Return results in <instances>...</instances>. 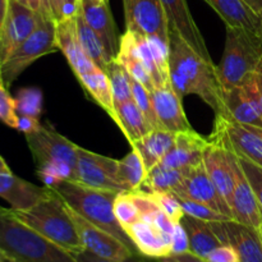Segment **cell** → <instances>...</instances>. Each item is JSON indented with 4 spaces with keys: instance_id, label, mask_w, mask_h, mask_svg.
Wrapping results in <instances>:
<instances>
[{
    "instance_id": "d6986e66",
    "label": "cell",
    "mask_w": 262,
    "mask_h": 262,
    "mask_svg": "<svg viewBox=\"0 0 262 262\" xmlns=\"http://www.w3.org/2000/svg\"><path fill=\"white\" fill-rule=\"evenodd\" d=\"M76 15L64 17L56 20V46L58 50L64 54L72 71L78 78L82 74L89 73L99 67L89 58L79 42Z\"/></svg>"
},
{
    "instance_id": "f1b7e54d",
    "label": "cell",
    "mask_w": 262,
    "mask_h": 262,
    "mask_svg": "<svg viewBox=\"0 0 262 262\" xmlns=\"http://www.w3.org/2000/svg\"><path fill=\"white\" fill-rule=\"evenodd\" d=\"M77 22V33H78L79 42L83 48L84 53L89 55V58L99 67L101 71L106 72L107 66L113 60L112 56L107 53L106 48L100 40L99 36L96 35L94 30L89 26V23L84 20L81 13H77L76 15Z\"/></svg>"
},
{
    "instance_id": "4fadbf2b",
    "label": "cell",
    "mask_w": 262,
    "mask_h": 262,
    "mask_svg": "<svg viewBox=\"0 0 262 262\" xmlns=\"http://www.w3.org/2000/svg\"><path fill=\"white\" fill-rule=\"evenodd\" d=\"M210 224L222 245L234 248L241 262H262V237L257 228L233 219Z\"/></svg>"
},
{
    "instance_id": "9f6ffc18",
    "label": "cell",
    "mask_w": 262,
    "mask_h": 262,
    "mask_svg": "<svg viewBox=\"0 0 262 262\" xmlns=\"http://www.w3.org/2000/svg\"><path fill=\"white\" fill-rule=\"evenodd\" d=\"M0 262H7V260H5L4 255H3L2 252H0Z\"/></svg>"
},
{
    "instance_id": "91938a15",
    "label": "cell",
    "mask_w": 262,
    "mask_h": 262,
    "mask_svg": "<svg viewBox=\"0 0 262 262\" xmlns=\"http://www.w3.org/2000/svg\"><path fill=\"white\" fill-rule=\"evenodd\" d=\"M96 2H101V0H96Z\"/></svg>"
},
{
    "instance_id": "ffe728a7",
    "label": "cell",
    "mask_w": 262,
    "mask_h": 262,
    "mask_svg": "<svg viewBox=\"0 0 262 262\" xmlns=\"http://www.w3.org/2000/svg\"><path fill=\"white\" fill-rule=\"evenodd\" d=\"M209 146V137H204L193 128L176 133L173 148L161 163L176 169H186L204 163V154Z\"/></svg>"
},
{
    "instance_id": "4316f807",
    "label": "cell",
    "mask_w": 262,
    "mask_h": 262,
    "mask_svg": "<svg viewBox=\"0 0 262 262\" xmlns=\"http://www.w3.org/2000/svg\"><path fill=\"white\" fill-rule=\"evenodd\" d=\"M115 123L122 129L130 145L154 129L151 123L137 106L135 100L115 105Z\"/></svg>"
},
{
    "instance_id": "f907efd6",
    "label": "cell",
    "mask_w": 262,
    "mask_h": 262,
    "mask_svg": "<svg viewBox=\"0 0 262 262\" xmlns=\"http://www.w3.org/2000/svg\"><path fill=\"white\" fill-rule=\"evenodd\" d=\"M15 2L26 5V7L35 10V12L43 13V0H15Z\"/></svg>"
},
{
    "instance_id": "e0dca14e",
    "label": "cell",
    "mask_w": 262,
    "mask_h": 262,
    "mask_svg": "<svg viewBox=\"0 0 262 262\" xmlns=\"http://www.w3.org/2000/svg\"><path fill=\"white\" fill-rule=\"evenodd\" d=\"M79 13L90 27L96 32L113 59L119 51L120 36L109 7V0H79Z\"/></svg>"
},
{
    "instance_id": "d4e9b609",
    "label": "cell",
    "mask_w": 262,
    "mask_h": 262,
    "mask_svg": "<svg viewBox=\"0 0 262 262\" xmlns=\"http://www.w3.org/2000/svg\"><path fill=\"white\" fill-rule=\"evenodd\" d=\"M174 142H176V133L169 132L164 128H155L130 146L138 151L146 166V170L148 171L161 163L166 154L173 148Z\"/></svg>"
},
{
    "instance_id": "8992f818",
    "label": "cell",
    "mask_w": 262,
    "mask_h": 262,
    "mask_svg": "<svg viewBox=\"0 0 262 262\" xmlns=\"http://www.w3.org/2000/svg\"><path fill=\"white\" fill-rule=\"evenodd\" d=\"M262 60V33L237 27L225 31L224 53L216 66L223 90L237 87L250 76Z\"/></svg>"
},
{
    "instance_id": "7a4b0ae2",
    "label": "cell",
    "mask_w": 262,
    "mask_h": 262,
    "mask_svg": "<svg viewBox=\"0 0 262 262\" xmlns=\"http://www.w3.org/2000/svg\"><path fill=\"white\" fill-rule=\"evenodd\" d=\"M0 252L7 262H77L63 250L0 206Z\"/></svg>"
},
{
    "instance_id": "11a10c76",
    "label": "cell",
    "mask_w": 262,
    "mask_h": 262,
    "mask_svg": "<svg viewBox=\"0 0 262 262\" xmlns=\"http://www.w3.org/2000/svg\"><path fill=\"white\" fill-rule=\"evenodd\" d=\"M158 262H177L174 260L171 256H169V257H164V258H160V260H158Z\"/></svg>"
},
{
    "instance_id": "30bf717a",
    "label": "cell",
    "mask_w": 262,
    "mask_h": 262,
    "mask_svg": "<svg viewBox=\"0 0 262 262\" xmlns=\"http://www.w3.org/2000/svg\"><path fill=\"white\" fill-rule=\"evenodd\" d=\"M43 14L9 0L8 14L0 31V66L37 28Z\"/></svg>"
},
{
    "instance_id": "db71d44e",
    "label": "cell",
    "mask_w": 262,
    "mask_h": 262,
    "mask_svg": "<svg viewBox=\"0 0 262 262\" xmlns=\"http://www.w3.org/2000/svg\"><path fill=\"white\" fill-rule=\"evenodd\" d=\"M0 171H3V173H10V168L7 165V163H5V160L2 156H0Z\"/></svg>"
},
{
    "instance_id": "7dc6e473",
    "label": "cell",
    "mask_w": 262,
    "mask_h": 262,
    "mask_svg": "<svg viewBox=\"0 0 262 262\" xmlns=\"http://www.w3.org/2000/svg\"><path fill=\"white\" fill-rule=\"evenodd\" d=\"M252 76H253V82H255L256 94H257L258 105H260V110L262 114V60L257 66V68L255 69Z\"/></svg>"
},
{
    "instance_id": "484cf974",
    "label": "cell",
    "mask_w": 262,
    "mask_h": 262,
    "mask_svg": "<svg viewBox=\"0 0 262 262\" xmlns=\"http://www.w3.org/2000/svg\"><path fill=\"white\" fill-rule=\"evenodd\" d=\"M181 224L186 229L189 241V251L202 258H206L222 242L212 230L210 222L184 214Z\"/></svg>"
},
{
    "instance_id": "4dcf8cb0",
    "label": "cell",
    "mask_w": 262,
    "mask_h": 262,
    "mask_svg": "<svg viewBox=\"0 0 262 262\" xmlns=\"http://www.w3.org/2000/svg\"><path fill=\"white\" fill-rule=\"evenodd\" d=\"M147 170L142 158L136 148H132L122 160H118V179L125 192L138 191L145 182Z\"/></svg>"
},
{
    "instance_id": "d6a6232c",
    "label": "cell",
    "mask_w": 262,
    "mask_h": 262,
    "mask_svg": "<svg viewBox=\"0 0 262 262\" xmlns=\"http://www.w3.org/2000/svg\"><path fill=\"white\" fill-rule=\"evenodd\" d=\"M18 115L38 118L42 113V92L36 87H25L14 97Z\"/></svg>"
},
{
    "instance_id": "94428289",
    "label": "cell",
    "mask_w": 262,
    "mask_h": 262,
    "mask_svg": "<svg viewBox=\"0 0 262 262\" xmlns=\"http://www.w3.org/2000/svg\"><path fill=\"white\" fill-rule=\"evenodd\" d=\"M0 173H3V171H0Z\"/></svg>"
},
{
    "instance_id": "9c48e42d",
    "label": "cell",
    "mask_w": 262,
    "mask_h": 262,
    "mask_svg": "<svg viewBox=\"0 0 262 262\" xmlns=\"http://www.w3.org/2000/svg\"><path fill=\"white\" fill-rule=\"evenodd\" d=\"M214 129L217 130L223 136V140H224L228 148H229V158L233 171V220L258 229L262 223V211L260 205H258L255 191H253L250 181H248L242 166H241L238 156L230 148L224 132L219 127H216V125H215Z\"/></svg>"
},
{
    "instance_id": "603a6c76",
    "label": "cell",
    "mask_w": 262,
    "mask_h": 262,
    "mask_svg": "<svg viewBox=\"0 0 262 262\" xmlns=\"http://www.w3.org/2000/svg\"><path fill=\"white\" fill-rule=\"evenodd\" d=\"M219 14L228 27L243 28L262 33L260 14L253 12L243 0H204Z\"/></svg>"
},
{
    "instance_id": "7bdbcfd3",
    "label": "cell",
    "mask_w": 262,
    "mask_h": 262,
    "mask_svg": "<svg viewBox=\"0 0 262 262\" xmlns=\"http://www.w3.org/2000/svg\"><path fill=\"white\" fill-rule=\"evenodd\" d=\"M73 257L76 258L77 262H118V261H110V260H105V258L99 257V256L94 255L90 251L87 250H82L79 252L72 253ZM154 258L146 257V256L141 255V253H136V255H132L130 257H128L127 260L120 261V262H154Z\"/></svg>"
},
{
    "instance_id": "1f68e13d",
    "label": "cell",
    "mask_w": 262,
    "mask_h": 262,
    "mask_svg": "<svg viewBox=\"0 0 262 262\" xmlns=\"http://www.w3.org/2000/svg\"><path fill=\"white\" fill-rule=\"evenodd\" d=\"M105 73L109 78L110 87H112L114 106L133 100L132 89H130V76L117 59H113L110 61Z\"/></svg>"
},
{
    "instance_id": "f5cc1de1",
    "label": "cell",
    "mask_w": 262,
    "mask_h": 262,
    "mask_svg": "<svg viewBox=\"0 0 262 262\" xmlns=\"http://www.w3.org/2000/svg\"><path fill=\"white\" fill-rule=\"evenodd\" d=\"M253 12H256L257 14L262 13V0H243Z\"/></svg>"
},
{
    "instance_id": "ac0fdd59",
    "label": "cell",
    "mask_w": 262,
    "mask_h": 262,
    "mask_svg": "<svg viewBox=\"0 0 262 262\" xmlns=\"http://www.w3.org/2000/svg\"><path fill=\"white\" fill-rule=\"evenodd\" d=\"M169 22V30H176L183 40L206 60L212 61L204 35L196 25L187 0H161Z\"/></svg>"
},
{
    "instance_id": "52a82bcc",
    "label": "cell",
    "mask_w": 262,
    "mask_h": 262,
    "mask_svg": "<svg viewBox=\"0 0 262 262\" xmlns=\"http://www.w3.org/2000/svg\"><path fill=\"white\" fill-rule=\"evenodd\" d=\"M56 50V20L43 15L37 28L0 66L5 84L12 86L33 61Z\"/></svg>"
},
{
    "instance_id": "e575fe53",
    "label": "cell",
    "mask_w": 262,
    "mask_h": 262,
    "mask_svg": "<svg viewBox=\"0 0 262 262\" xmlns=\"http://www.w3.org/2000/svg\"><path fill=\"white\" fill-rule=\"evenodd\" d=\"M130 89H132V95L133 100L137 104V106L140 107L141 112L146 115V118L148 119V122L151 123V125L155 128H161L160 123H159L158 117L155 114V109H154L152 99H151V92L146 89L143 84H141L140 82L136 81L135 78L130 77Z\"/></svg>"
},
{
    "instance_id": "8fae6325",
    "label": "cell",
    "mask_w": 262,
    "mask_h": 262,
    "mask_svg": "<svg viewBox=\"0 0 262 262\" xmlns=\"http://www.w3.org/2000/svg\"><path fill=\"white\" fill-rule=\"evenodd\" d=\"M128 31L155 35L169 42V22L161 0H123Z\"/></svg>"
},
{
    "instance_id": "8d00e7d4",
    "label": "cell",
    "mask_w": 262,
    "mask_h": 262,
    "mask_svg": "<svg viewBox=\"0 0 262 262\" xmlns=\"http://www.w3.org/2000/svg\"><path fill=\"white\" fill-rule=\"evenodd\" d=\"M133 32H135V31H133ZM135 37H136V49H137L138 58H140V60L145 64L146 68H147L148 72H150L151 77H152L154 79V83H155V87L159 86V84L164 83V82H166L165 79L161 77L158 66H156L155 59H154V55H152V51H151V48H150V43H148L147 36L140 32H135Z\"/></svg>"
},
{
    "instance_id": "d590c367",
    "label": "cell",
    "mask_w": 262,
    "mask_h": 262,
    "mask_svg": "<svg viewBox=\"0 0 262 262\" xmlns=\"http://www.w3.org/2000/svg\"><path fill=\"white\" fill-rule=\"evenodd\" d=\"M178 199L179 204H181L182 209H183L184 214L191 215L193 217H199V219L206 220V222H223V220H229L230 217L225 216V215L220 214V212L215 211L211 207L206 206V205L197 202L194 200L188 199L182 194H176Z\"/></svg>"
},
{
    "instance_id": "680465c9",
    "label": "cell",
    "mask_w": 262,
    "mask_h": 262,
    "mask_svg": "<svg viewBox=\"0 0 262 262\" xmlns=\"http://www.w3.org/2000/svg\"><path fill=\"white\" fill-rule=\"evenodd\" d=\"M260 18H261V30H262V13L260 14Z\"/></svg>"
},
{
    "instance_id": "cb8c5ba5",
    "label": "cell",
    "mask_w": 262,
    "mask_h": 262,
    "mask_svg": "<svg viewBox=\"0 0 262 262\" xmlns=\"http://www.w3.org/2000/svg\"><path fill=\"white\" fill-rule=\"evenodd\" d=\"M223 104L225 114L217 117L229 118L241 124L262 128V114L242 86L223 90Z\"/></svg>"
},
{
    "instance_id": "3957f363",
    "label": "cell",
    "mask_w": 262,
    "mask_h": 262,
    "mask_svg": "<svg viewBox=\"0 0 262 262\" xmlns=\"http://www.w3.org/2000/svg\"><path fill=\"white\" fill-rule=\"evenodd\" d=\"M49 188L58 194L69 209L122 241L132 252L140 253L115 217L114 201L118 192L91 188L73 181H61Z\"/></svg>"
},
{
    "instance_id": "2e32d148",
    "label": "cell",
    "mask_w": 262,
    "mask_h": 262,
    "mask_svg": "<svg viewBox=\"0 0 262 262\" xmlns=\"http://www.w3.org/2000/svg\"><path fill=\"white\" fill-rule=\"evenodd\" d=\"M151 99L161 128L171 133L191 129L192 127L182 104V97L176 91L170 79L156 86L151 91Z\"/></svg>"
},
{
    "instance_id": "44dd1931",
    "label": "cell",
    "mask_w": 262,
    "mask_h": 262,
    "mask_svg": "<svg viewBox=\"0 0 262 262\" xmlns=\"http://www.w3.org/2000/svg\"><path fill=\"white\" fill-rule=\"evenodd\" d=\"M125 232L141 255L154 260L171 256V235L159 229L150 220L141 217Z\"/></svg>"
},
{
    "instance_id": "6125c7cd",
    "label": "cell",
    "mask_w": 262,
    "mask_h": 262,
    "mask_svg": "<svg viewBox=\"0 0 262 262\" xmlns=\"http://www.w3.org/2000/svg\"><path fill=\"white\" fill-rule=\"evenodd\" d=\"M239 262H241V261H239Z\"/></svg>"
},
{
    "instance_id": "6da1fadb",
    "label": "cell",
    "mask_w": 262,
    "mask_h": 262,
    "mask_svg": "<svg viewBox=\"0 0 262 262\" xmlns=\"http://www.w3.org/2000/svg\"><path fill=\"white\" fill-rule=\"evenodd\" d=\"M169 73L182 99L197 95L214 110L215 117L225 114L216 66L197 54L176 30H169Z\"/></svg>"
},
{
    "instance_id": "ba28073f",
    "label": "cell",
    "mask_w": 262,
    "mask_h": 262,
    "mask_svg": "<svg viewBox=\"0 0 262 262\" xmlns=\"http://www.w3.org/2000/svg\"><path fill=\"white\" fill-rule=\"evenodd\" d=\"M91 188L125 192L118 179V160L78 147L74 181Z\"/></svg>"
},
{
    "instance_id": "816d5d0a",
    "label": "cell",
    "mask_w": 262,
    "mask_h": 262,
    "mask_svg": "<svg viewBox=\"0 0 262 262\" xmlns=\"http://www.w3.org/2000/svg\"><path fill=\"white\" fill-rule=\"evenodd\" d=\"M8 8H9V0H0V31L4 25L5 18H7Z\"/></svg>"
},
{
    "instance_id": "ab89813d",
    "label": "cell",
    "mask_w": 262,
    "mask_h": 262,
    "mask_svg": "<svg viewBox=\"0 0 262 262\" xmlns=\"http://www.w3.org/2000/svg\"><path fill=\"white\" fill-rule=\"evenodd\" d=\"M152 199L158 204V206L173 220L174 223H179L183 217L184 211L179 204L178 199L173 192H150Z\"/></svg>"
},
{
    "instance_id": "bcb514c9",
    "label": "cell",
    "mask_w": 262,
    "mask_h": 262,
    "mask_svg": "<svg viewBox=\"0 0 262 262\" xmlns=\"http://www.w3.org/2000/svg\"><path fill=\"white\" fill-rule=\"evenodd\" d=\"M45 17L59 20L63 18V0H43V13Z\"/></svg>"
},
{
    "instance_id": "6f0895ef",
    "label": "cell",
    "mask_w": 262,
    "mask_h": 262,
    "mask_svg": "<svg viewBox=\"0 0 262 262\" xmlns=\"http://www.w3.org/2000/svg\"><path fill=\"white\" fill-rule=\"evenodd\" d=\"M258 230H260V234H261V237H262V223H261L260 228H258Z\"/></svg>"
},
{
    "instance_id": "f6af8a7d",
    "label": "cell",
    "mask_w": 262,
    "mask_h": 262,
    "mask_svg": "<svg viewBox=\"0 0 262 262\" xmlns=\"http://www.w3.org/2000/svg\"><path fill=\"white\" fill-rule=\"evenodd\" d=\"M41 125L42 124L38 122V118L30 117V115H18L17 130L25 133V136L37 132Z\"/></svg>"
},
{
    "instance_id": "b9f144b4",
    "label": "cell",
    "mask_w": 262,
    "mask_h": 262,
    "mask_svg": "<svg viewBox=\"0 0 262 262\" xmlns=\"http://www.w3.org/2000/svg\"><path fill=\"white\" fill-rule=\"evenodd\" d=\"M188 251L189 241L186 229L181 224V222L176 223L173 233H171V256L181 255V253L188 252Z\"/></svg>"
},
{
    "instance_id": "836d02e7",
    "label": "cell",
    "mask_w": 262,
    "mask_h": 262,
    "mask_svg": "<svg viewBox=\"0 0 262 262\" xmlns=\"http://www.w3.org/2000/svg\"><path fill=\"white\" fill-rule=\"evenodd\" d=\"M114 214L124 230L141 219L140 210L136 206L129 192H120L117 194L114 201Z\"/></svg>"
},
{
    "instance_id": "c3c4849f",
    "label": "cell",
    "mask_w": 262,
    "mask_h": 262,
    "mask_svg": "<svg viewBox=\"0 0 262 262\" xmlns=\"http://www.w3.org/2000/svg\"><path fill=\"white\" fill-rule=\"evenodd\" d=\"M79 10V0H63V18L76 15Z\"/></svg>"
},
{
    "instance_id": "277c9868",
    "label": "cell",
    "mask_w": 262,
    "mask_h": 262,
    "mask_svg": "<svg viewBox=\"0 0 262 262\" xmlns=\"http://www.w3.org/2000/svg\"><path fill=\"white\" fill-rule=\"evenodd\" d=\"M26 141L36 164L38 178L43 184L54 186L61 181H74L79 146L49 124L41 125L37 132L26 135Z\"/></svg>"
},
{
    "instance_id": "60d3db41",
    "label": "cell",
    "mask_w": 262,
    "mask_h": 262,
    "mask_svg": "<svg viewBox=\"0 0 262 262\" xmlns=\"http://www.w3.org/2000/svg\"><path fill=\"white\" fill-rule=\"evenodd\" d=\"M238 160H239L241 166H242L246 177L248 178L253 191H255V194L257 197L258 205H260L262 211V168L256 165L255 163H252L248 159L242 158V156H238Z\"/></svg>"
},
{
    "instance_id": "5bb4252c",
    "label": "cell",
    "mask_w": 262,
    "mask_h": 262,
    "mask_svg": "<svg viewBox=\"0 0 262 262\" xmlns=\"http://www.w3.org/2000/svg\"><path fill=\"white\" fill-rule=\"evenodd\" d=\"M174 194H182L188 199L211 207L215 211L233 219V212L229 205L220 196L219 191L210 179L204 163L187 169L186 176L181 186L173 191Z\"/></svg>"
},
{
    "instance_id": "83f0119b",
    "label": "cell",
    "mask_w": 262,
    "mask_h": 262,
    "mask_svg": "<svg viewBox=\"0 0 262 262\" xmlns=\"http://www.w3.org/2000/svg\"><path fill=\"white\" fill-rule=\"evenodd\" d=\"M78 81L84 91L92 97V100L96 101L113 120H115L114 100H113L112 87L106 73L100 68H96L89 73L79 76Z\"/></svg>"
},
{
    "instance_id": "7c38bea8",
    "label": "cell",
    "mask_w": 262,
    "mask_h": 262,
    "mask_svg": "<svg viewBox=\"0 0 262 262\" xmlns=\"http://www.w3.org/2000/svg\"><path fill=\"white\" fill-rule=\"evenodd\" d=\"M69 214L76 225L79 239H81L84 250L90 251L91 253L105 258V260L118 262L124 261L132 255H136L122 241L115 238L106 230L90 223L89 220L82 217L72 209H69Z\"/></svg>"
},
{
    "instance_id": "9a60e30c",
    "label": "cell",
    "mask_w": 262,
    "mask_h": 262,
    "mask_svg": "<svg viewBox=\"0 0 262 262\" xmlns=\"http://www.w3.org/2000/svg\"><path fill=\"white\" fill-rule=\"evenodd\" d=\"M215 125L224 132L235 155L248 159L262 168V128L241 124L225 117L215 118Z\"/></svg>"
},
{
    "instance_id": "f546056e",
    "label": "cell",
    "mask_w": 262,
    "mask_h": 262,
    "mask_svg": "<svg viewBox=\"0 0 262 262\" xmlns=\"http://www.w3.org/2000/svg\"><path fill=\"white\" fill-rule=\"evenodd\" d=\"M187 169H176L159 163L147 171L141 189L147 192H173L183 182Z\"/></svg>"
},
{
    "instance_id": "ee69618b",
    "label": "cell",
    "mask_w": 262,
    "mask_h": 262,
    "mask_svg": "<svg viewBox=\"0 0 262 262\" xmlns=\"http://www.w3.org/2000/svg\"><path fill=\"white\" fill-rule=\"evenodd\" d=\"M207 262H239L238 253L229 245H222L215 248L206 257Z\"/></svg>"
},
{
    "instance_id": "f35d334b",
    "label": "cell",
    "mask_w": 262,
    "mask_h": 262,
    "mask_svg": "<svg viewBox=\"0 0 262 262\" xmlns=\"http://www.w3.org/2000/svg\"><path fill=\"white\" fill-rule=\"evenodd\" d=\"M147 40L159 72H160L161 77L165 81H168V79H170V73H169V42H166L163 38L155 35L147 36Z\"/></svg>"
},
{
    "instance_id": "5b68a950",
    "label": "cell",
    "mask_w": 262,
    "mask_h": 262,
    "mask_svg": "<svg viewBox=\"0 0 262 262\" xmlns=\"http://www.w3.org/2000/svg\"><path fill=\"white\" fill-rule=\"evenodd\" d=\"M12 212L20 222L27 224L63 250L71 253L84 250L76 225L69 214L68 206L53 191L31 209L23 211L12 210Z\"/></svg>"
},
{
    "instance_id": "681fc988",
    "label": "cell",
    "mask_w": 262,
    "mask_h": 262,
    "mask_svg": "<svg viewBox=\"0 0 262 262\" xmlns=\"http://www.w3.org/2000/svg\"><path fill=\"white\" fill-rule=\"evenodd\" d=\"M177 262H207L206 258H202L200 256L194 255L193 252L188 251V252L181 253V255L171 256Z\"/></svg>"
},
{
    "instance_id": "7402d4cb",
    "label": "cell",
    "mask_w": 262,
    "mask_h": 262,
    "mask_svg": "<svg viewBox=\"0 0 262 262\" xmlns=\"http://www.w3.org/2000/svg\"><path fill=\"white\" fill-rule=\"evenodd\" d=\"M50 188L38 187L10 173H0V197L10 205V209L23 211L50 194Z\"/></svg>"
},
{
    "instance_id": "74e56055",
    "label": "cell",
    "mask_w": 262,
    "mask_h": 262,
    "mask_svg": "<svg viewBox=\"0 0 262 262\" xmlns=\"http://www.w3.org/2000/svg\"><path fill=\"white\" fill-rule=\"evenodd\" d=\"M0 122L14 129H17L18 127L15 100L8 91V86L3 79L2 72H0Z\"/></svg>"
}]
</instances>
